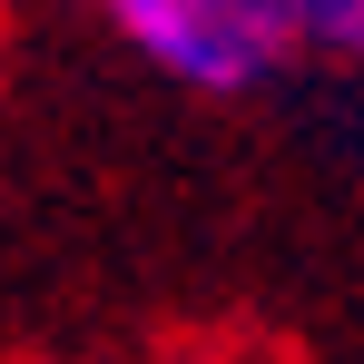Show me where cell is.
Instances as JSON below:
<instances>
[{"instance_id": "cell-2", "label": "cell", "mask_w": 364, "mask_h": 364, "mask_svg": "<svg viewBox=\"0 0 364 364\" xmlns=\"http://www.w3.org/2000/svg\"><path fill=\"white\" fill-rule=\"evenodd\" d=\"M296 40L315 50V60L364 69V0H296Z\"/></svg>"}, {"instance_id": "cell-1", "label": "cell", "mask_w": 364, "mask_h": 364, "mask_svg": "<svg viewBox=\"0 0 364 364\" xmlns=\"http://www.w3.org/2000/svg\"><path fill=\"white\" fill-rule=\"evenodd\" d=\"M119 20V40L158 79L207 89V99H237L266 89L286 60H305L296 40V0H99Z\"/></svg>"}]
</instances>
